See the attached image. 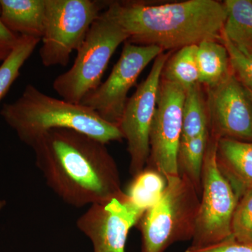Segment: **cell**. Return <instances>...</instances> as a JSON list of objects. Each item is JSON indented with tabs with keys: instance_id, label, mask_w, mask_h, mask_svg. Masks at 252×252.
I'll return each mask as SVG.
<instances>
[{
	"instance_id": "cell-1",
	"label": "cell",
	"mask_w": 252,
	"mask_h": 252,
	"mask_svg": "<svg viewBox=\"0 0 252 252\" xmlns=\"http://www.w3.org/2000/svg\"><path fill=\"white\" fill-rule=\"evenodd\" d=\"M36 167L63 202L82 207L126 200L117 162L106 144L69 129H53L32 144Z\"/></svg>"
},
{
	"instance_id": "cell-2",
	"label": "cell",
	"mask_w": 252,
	"mask_h": 252,
	"mask_svg": "<svg viewBox=\"0 0 252 252\" xmlns=\"http://www.w3.org/2000/svg\"><path fill=\"white\" fill-rule=\"evenodd\" d=\"M107 8L127 34V42L158 46L164 52L220 39L227 17L223 2L215 0L112 1Z\"/></svg>"
},
{
	"instance_id": "cell-3",
	"label": "cell",
	"mask_w": 252,
	"mask_h": 252,
	"mask_svg": "<svg viewBox=\"0 0 252 252\" xmlns=\"http://www.w3.org/2000/svg\"><path fill=\"white\" fill-rule=\"evenodd\" d=\"M0 115L29 147L53 129L78 131L106 144L124 139L118 126L105 122L93 109L48 95L32 84L14 102L3 104Z\"/></svg>"
},
{
	"instance_id": "cell-4",
	"label": "cell",
	"mask_w": 252,
	"mask_h": 252,
	"mask_svg": "<svg viewBox=\"0 0 252 252\" xmlns=\"http://www.w3.org/2000/svg\"><path fill=\"white\" fill-rule=\"evenodd\" d=\"M199 196L185 176L167 180L158 201L144 212L137 223L142 235L141 252H165L173 244L193 240Z\"/></svg>"
},
{
	"instance_id": "cell-5",
	"label": "cell",
	"mask_w": 252,
	"mask_h": 252,
	"mask_svg": "<svg viewBox=\"0 0 252 252\" xmlns=\"http://www.w3.org/2000/svg\"><path fill=\"white\" fill-rule=\"evenodd\" d=\"M127 39L107 6L91 25L72 67L55 79L54 90L61 99L81 104L100 85L113 54Z\"/></svg>"
},
{
	"instance_id": "cell-6",
	"label": "cell",
	"mask_w": 252,
	"mask_h": 252,
	"mask_svg": "<svg viewBox=\"0 0 252 252\" xmlns=\"http://www.w3.org/2000/svg\"><path fill=\"white\" fill-rule=\"evenodd\" d=\"M108 1L46 0L44 34L39 56L44 67H65L80 47L91 25Z\"/></svg>"
},
{
	"instance_id": "cell-7",
	"label": "cell",
	"mask_w": 252,
	"mask_h": 252,
	"mask_svg": "<svg viewBox=\"0 0 252 252\" xmlns=\"http://www.w3.org/2000/svg\"><path fill=\"white\" fill-rule=\"evenodd\" d=\"M218 141L210 134L202 170V198L190 245L195 248L208 246L232 237V218L238 198L217 165Z\"/></svg>"
},
{
	"instance_id": "cell-8",
	"label": "cell",
	"mask_w": 252,
	"mask_h": 252,
	"mask_svg": "<svg viewBox=\"0 0 252 252\" xmlns=\"http://www.w3.org/2000/svg\"><path fill=\"white\" fill-rule=\"evenodd\" d=\"M164 51L156 46H138L126 41L109 77L86 96L81 104L94 111L105 122L119 126L127 94L144 68Z\"/></svg>"
},
{
	"instance_id": "cell-9",
	"label": "cell",
	"mask_w": 252,
	"mask_h": 252,
	"mask_svg": "<svg viewBox=\"0 0 252 252\" xmlns=\"http://www.w3.org/2000/svg\"><path fill=\"white\" fill-rule=\"evenodd\" d=\"M172 51L162 53L154 60L148 76L128 98L119 130L127 142L130 156V173L135 176L146 167L149 157V135L157 105L162 69Z\"/></svg>"
},
{
	"instance_id": "cell-10",
	"label": "cell",
	"mask_w": 252,
	"mask_h": 252,
	"mask_svg": "<svg viewBox=\"0 0 252 252\" xmlns=\"http://www.w3.org/2000/svg\"><path fill=\"white\" fill-rule=\"evenodd\" d=\"M185 91L160 79L157 108L149 135V157L146 167L166 181L178 177L177 154L182 130V108Z\"/></svg>"
},
{
	"instance_id": "cell-11",
	"label": "cell",
	"mask_w": 252,
	"mask_h": 252,
	"mask_svg": "<svg viewBox=\"0 0 252 252\" xmlns=\"http://www.w3.org/2000/svg\"><path fill=\"white\" fill-rule=\"evenodd\" d=\"M205 91L210 135L252 142V102L233 72Z\"/></svg>"
},
{
	"instance_id": "cell-12",
	"label": "cell",
	"mask_w": 252,
	"mask_h": 252,
	"mask_svg": "<svg viewBox=\"0 0 252 252\" xmlns=\"http://www.w3.org/2000/svg\"><path fill=\"white\" fill-rule=\"evenodd\" d=\"M144 212L127 198L90 205L77 220L78 229L93 243L94 252H126L129 232Z\"/></svg>"
},
{
	"instance_id": "cell-13",
	"label": "cell",
	"mask_w": 252,
	"mask_h": 252,
	"mask_svg": "<svg viewBox=\"0 0 252 252\" xmlns=\"http://www.w3.org/2000/svg\"><path fill=\"white\" fill-rule=\"evenodd\" d=\"M217 162L238 199L252 189V142L220 139L217 144Z\"/></svg>"
},
{
	"instance_id": "cell-14",
	"label": "cell",
	"mask_w": 252,
	"mask_h": 252,
	"mask_svg": "<svg viewBox=\"0 0 252 252\" xmlns=\"http://www.w3.org/2000/svg\"><path fill=\"white\" fill-rule=\"evenodd\" d=\"M46 0H0V19L10 31L20 36L42 38Z\"/></svg>"
},
{
	"instance_id": "cell-15",
	"label": "cell",
	"mask_w": 252,
	"mask_h": 252,
	"mask_svg": "<svg viewBox=\"0 0 252 252\" xmlns=\"http://www.w3.org/2000/svg\"><path fill=\"white\" fill-rule=\"evenodd\" d=\"M199 84L205 89L218 85L233 72L229 56L220 39H206L197 48Z\"/></svg>"
},
{
	"instance_id": "cell-16",
	"label": "cell",
	"mask_w": 252,
	"mask_h": 252,
	"mask_svg": "<svg viewBox=\"0 0 252 252\" xmlns=\"http://www.w3.org/2000/svg\"><path fill=\"white\" fill-rule=\"evenodd\" d=\"M227 17L221 34L238 49L252 54V1H223Z\"/></svg>"
},
{
	"instance_id": "cell-17",
	"label": "cell",
	"mask_w": 252,
	"mask_h": 252,
	"mask_svg": "<svg viewBox=\"0 0 252 252\" xmlns=\"http://www.w3.org/2000/svg\"><path fill=\"white\" fill-rule=\"evenodd\" d=\"M198 45L185 46L170 55L164 65L161 79L177 84L185 91L199 84Z\"/></svg>"
},
{
	"instance_id": "cell-18",
	"label": "cell",
	"mask_w": 252,
	"mask_h": 252,
	"mask_svg": "<svg viewBox=\"0 0 252 252\" xmlns=\"http://www.w3.org/2000/svg\"><path fill=\"white\" fill-rule=\"evenodd\" d=\"M200 84L185 91L181 141L191 140L209 131L206 95Z\"/></svg>"
},
{
	"instance_id": "cell-19",
	"label": "cell",
	"mask_w": 252,
	"mask_h": 252,
	"mask_svg": "<svg viewBox=\"0 0 252 252\" xmlns=\"http://www.w3.org/2000/svg\"><path fill=\"white\" fill-rule=\"evenodd\" d=\"M166 185L167 181L163 176L145 167L134 176L125 193L131 203L145 212L158 201Z\"/></svg>"
},
{
	"instance_id": "cell-20",
	"label": "cell",
	"mask_w": 252,
	"mask_h": 252,
	"mask_svg": "<svg viewBox=\"0 0 252 252\" xmlns=\"http://www.w3.org/2000/svg\"><path fill=\"white\" fill-rule=\"evenodd\" d=\"M210 132L191 140L181 141L177 154L179 175L187 177L199 195L202 191V170Z\"/></svg>"
},
{
	"instance_id": "cell-21",
	"label": "cell",
	"mask_w": 252,
	"mask_h": 252,
	"mask_svg": "<svg viewBox=\"0 0 252 252\" xmlns=\"http://www.w3.org/2000/svg\"><path fill=\"white\" fill-rule=\"evenodd\" d=\"M41 39L21 36L17 45L0 65V101L21 74V69L33 54Z\"/></svg>"
},
{
	"instance_id": "cell-22",
	"label": "cell",
	"mask_w": 252,
	"mask_h": 252,
	"mask_svg": "<svg viewBox=\"0 0 252 252\" xmlns=\"http://www.w3.org/2000/svg\"><path fill=\"white\" fill-rule=\"evenodd\" d=\"M232 237L252 245V189L238 199L231 221Z\"/></svg>"
},
{
	"instance_id": "cell-23",
	"label": "cell",
	"mask_w": 252,
	"mask_h": 252,
	"mask_svg": "<svg viewBox=\"0 0 252 252\" xmlns=\"http://www.w3.org/2000/svg\"><path fill=\"white\" fill-rule=\"evenodd\" d=\"M220 40L228 51L233 74L248 90L252 91V53L238 49L222 34Z\"/></svg>"
},
{
	"instance_id": "cell-24",
	"label": "cell",
	"mask_w": 252,
	"mask_h": 252,
	"mask_svg": "<svg viewBox=\"0 0 252 252\" xmlns=\"http://www.w3.org/2000/svg\"><path fill=\"white\" fill-rule=\"evenodd\" d=\"M185 252H252V245L240 243L233 237L208 246H190Z\"/></svg>"
},
{
	"instance_id": "cell-25",
	"label": "cell",
	"mask_w": 252,
	"mask_h": 252,
	"mask_svg": "<svg viewBox=\"0 0 252 252\" xmlns=\"http://www.w3.org/2000/svg\"><path fill=\"white\" fill-rule=\"evenodd\" d=\"M20 36L10 31L0 19V62H3L14 51Z\"/></svg>"
},
{
	"instance_id": "cell-26",
	"label": "cell",
	"mask_w": 252,
	"mask_h": 252,
	"mask_svg": "<svg viewBox=\"0 0 252 252\" xmlns=\"http://www.w3.org/2000/svg\"><path fill=\"white\" fill-rule=\"evenodd\" d=\"M5 205V201L4 200H0V210L4 207Z\"/></svg>"
},
{
	"instance_id": "cell-27",
	"label": "cell",
	"mask_w": 252,
	"mask_h": 252,
	"mask_svg": "<svg viewBox=\"0 0 252 252\" xmlns=\"http://www.w3.org/2000/svg\"><path fill=\"white\" fill-rule=\"evenodd\" d=\"M247 90H248V89H247ZM248 91L249 94H250V98H251V100H252V91H249V90H248Z\"/></svg>"
}]
</instances>
